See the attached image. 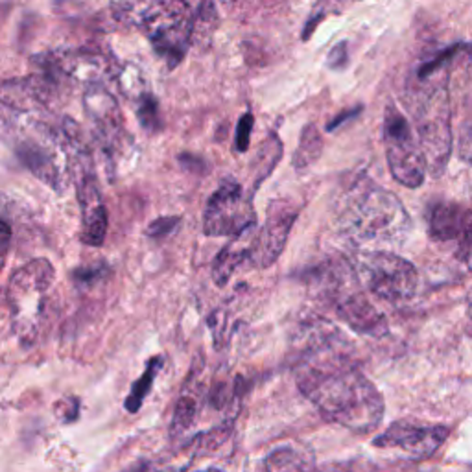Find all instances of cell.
<instances>
[{
  "label": "cell",
  "mask_w": 472,
  "mask_h": 472,
  "mask_svg": "<svg viewBox=\"0 0 472 472\" xmlns=\"http://www.w3.org/2000/svg\"><path fill=\"white\" fill-rule=\"evenodd\" d=\"M323 153V135L316 124H307L301 131L299 145L294 153V169L304 170L314 164Z\"/></svg>",
  "instance_id": "e0dca14e"
},
{
  "label": "cell",
  "mask_w": 472,
  "mask_h": 472,
  "mask_svg": "<svg viewBox=\"0 0 472 472\" xmlns=\"http://www.w3.org/2000/svg\"><path fill=\"white\" fill-rule=\"evenodd\" d=\"M253 113H244L242 119L236 124V135H235V152L245 153L249 148V141H252V131H253Z\"/></svg>",
  "instance_id": "484cf974"
},
{
  "label": "cell",
  "mask_w": 472,
  "mask_h": 472,
  "mask_svg": "<svg viewBox=\"0 0 472 472\" xmlns=\"http://www.w3.org/2000/svg\"><path fill=\"white\" fill-rule=\"evenodd\" d=\"M62 143H63V135H62ZM62 143L55 141L54 137H48L46 141L30 137L24 138L17 148V155L26 169L46 186L58 192L65 190L67 176H69V169L60 164V152L55 148Z\"/></svg>",
  "instance_id": "5bb4252c"
},
{
  "label": "cell",
  "mask_w": 472,
  "mask_h": 472,
  "mask_svg": "<svg viewBox=\"0 0 472 472\" xmlns=\"http://www.w3.org/2000/svg\"><path fill=\"white\" fill-rule=\"evenodd\" d=\"M283 155V143L277 138V135H271L269 141L266 145H262V150L259 153L257 159V185H261L269 172L275 169L277 161Z\"/></svg>",
  "instance_id": "cb8c5ba5"
},
{
  "label": "cell",
  "mask_w": 472,
  "mask_h": 472,
  "mask_svg": "<svg viewBox=\"0 0 472 472\" xmlns=\"http://www.w3.org/2000/svg\"><path fill=\"white\" fill-rule=\"evenodd\" d=\"M218 15L212 0H202L200 8L192 15V41H205L216 28Z\"/></svg>",
  "instance_id": "603a6c76"
},
{
  "label": "cell",
  "mask_w": 472,
  "mask_h": 472,
  "mask_svg": "<svg viewBox=\"0 0 472 472\" xmlns=\"http://www.w3.org/2000/svg\"><path fill=\"white\" fill-rule=\"evenodd\" d=\"M297 219V209L294 203L277 200L269 205L266 226L257 231L252 264L257 268H269L285 252L288 236Z\"/></svg>",
  "instance_id": "8fae6325"
},
{
  "label": "cell",
  "mask_w": 472,
  "mask_h": 472,
  "mask_svg": "<svg viewBox=\"0 0 472 472\" xmlns=\"http://www.w3.org/2000/svg\"><path fill=\"white\" fill-rule=\"evenodd\" d=\"M255 238L257 224L235 235L233 240L216 255L211 268V275L216 286H226L231 281V277L240 269V266H244L245 262L252 264Z\"/></svg>",
  "instance_id": "9a60e30c"
},
{
  "label": "cell",
  "mask_w": 472,
  "mask_h": 472,
  "mask_svg": "<svg viewBox=\"0 0 472 472\" xmlns=\"http://www.w3.org/2000/svg\"><path fill=\"white\" fill-rule=\"evenodd\" d=\"M425 89L415 105V129L434 178L445 172L452 153V109L449 95V67L419 78Z\"/></svg>",
  "instance_id": "277c9868"
},
{
  "label": "cell",
  "mask_w": 472,
  "mask_h": 472,
  "mask_svg": "<svg viewBox=\"0 0 472 472\" xmlns=\"http://www.w3.org/2000/svg\"><path fill=\"white\" fill-rule=\"evenodd\" d=\"M336 228L358 247H397L411 233V218L393 192L358 174L336 192Z\"/></svg>",
  "instance_id": "7a4b0ae2"
},
{
  "label": "cell",
  "mask_w": 472,
  "mask_h": 472,
  "mask_svg": "<svg viewBox=\"0 0 472 472\" xmlns=\"http://www.w3.org/2000/svg\"><path fill=\"white\" fill-rule=\"evenodd\" d=\"M131 105L135 107V115L138 124L143 126L146 133H159L162 129V120H161V111H159V102L157 98L150 93V89H145L141 93H137L135 96L129 98Z\"/></svg>",
  "instance_id": "ffe728a7"
},
{
  "label": "cell",
  "mask_w": 472,
  "mask_h": 472,
  "mask_svg": "<svg viewBox=\"0 0 472 472\" xmlns=\"http://www.w3.org/2000/svg\"><path fill=\"white\" fill-rule=\"evenodd\" d=\"M4 311H8V304H6V294L0 288V318H3Z\"/></svg>",
  "instance_id": "1f68e13d"
},
{
  "label": "cell",
  "mask_w": 472,
  "mask_h": 472,
  "mask_svg": "<svg viewBox=\"0 0 472 472\" xmlns=\"http://www.w3.org/2000/svg\"><path fill=\"white\" fill-rule=\"evenodd\" d=\"M257 224V216L244 186L226 178L212 192L203 212V233L207 236H235Z\"/></svg>",
  "instance_id": "ba28073f"
},
{
  "label": "cell",
  "mask_w": 472,
  "mask_h": 472,
  "mask_svg": "<svg viewBox=\"0 0 472 472\" xmlns=\"http://www.w3.org/2000/svg\"><path fill=\"white\" fill-rule=\"evenodd\" d=\"M328 309L335 311V314L358 335L371 338H384L387 335V319L366 297L362 285L344 290L328 304Z\"/></svg>",
  "instance_id": "4fadbf2b"
},
{
  "label": "cell",
  "mask_w": 472,
  "mask_h": 472,
  "mask_svg": "<svg viewBox=\"0 0 472 472\" xmlns=\"http://www.w3.org/2000/svg\"><path fill=\"white\" fill-rule=\"evenodd\" d=\"M360 113H362V105H360V107H351V109L344 111V113H340L335 120H332V122L327 126V131H335V129H338V128L344 126L345 122L356 119Z\"/></svg>",
  "instance_id": "4dcf8cb0"
},
{
  "label": "cell",
  "mask_w": 472,
  "mask_h": 472,
  "mask_svg": "<svg viewBox=\"0 0 472 472\" xmlns=\"http://www.w3.org/2000/svg\"><path fill=\"white\" fill-rule=\"evenodd\" d=\"M347 63H349V45L347 41H342L328 52L327 65L332 70H342L347 67Z\"/></svg>",
  "instance_id": "83f0119b"
},
{
  "label": "cell",
  "mask_w": 472,
  "mask_h": 472,
  "mask_svg": "<svg viewBox=\"0 0 472 472\" xmlns=\"http://www.w3.org/2000/svg\"><path fill=\"white\" fill-rule=\"evenodd\" d=\"M192 371L188 373V378L183 385L181 395L178 399L174 418L170 425V437L178 439L185 435L198 419V411L203 397V384H202V368H190Z\"/></svg>",
  "instance_id": "2e32d148"
},
{
  "label": "cell",
  "mask_w": 472,
  "mask_h": 472,
  "mask_svg": "<svg viewBox=\"0 0 472 472\" xmlns=\"http://www.w3.org/2000/svg\"><path fill=\"white\" fill-rule=\"evenodd\" d=\"M12 244V228L4 218H0V271L4 269Z\"/></svg>",
  "instance_id": "f546056e"
},
{
  "label": "cell",
  "mask_w": 472,
  "mask_h": 472,
  "mask_svg": "<svg viewBox=\"0 0 472 472\" xmlns=\"http://www.w3.org/2000/svg\"><path fill=\"white\" fill-rule=\"evenodd\" d=\"M428 235L435 242H456L458 261H470V211L454 202H435L426 211Z\"/></svg>",
  "instance_id": "7c38bea8"
},
{
  "label": "cell",
  "mask_w": 472,
  "mask_h": 472,
  "mask_svg": "<svg viewBox=\"0 0 472 472\" xmlns=\"http://www.w3.org/2000/svg\"><path fill=\"white\" fill-rule=\"evenodd\" d=\"M0 102H4L6 105L21 111H28L36 105H41L28 78L0 81Z\"/></svg>",
  "instance_id": "d6986e66"
},
{
  "label": "cell",
  "mask_w": 472,
  "mask_h": 472,
  "mask_svg": "<svg viewBox=\"0 0 472 472\" xmlns=\"http://www.w3.org/2000/svg\"><path fill=\"white\" fill-rule=\"evenodd\" d=\"M360 285L387 302L413 299L419 288V271L404 257L385 249H364L349 259Z\"/></svg>",
  "instance_id": "8992f818"
},
{
  "label": "cell",
  "mask_w": 472,
  "mask_h": 472,
  "mask_svg": "<svg viewBox=\"0 0 472 472\" xmlns=\"http://www.w3.org/2000/svg\"><path fill=\"white\" fill-rule=\"evenodd\" d=\"M294 375L301 393L323 418L354 434H369L384 419V399L352 358V347L335 325L318 318L294 335Z\"/></svg>",
  "instance_id": "6da1fadb"
},
{
  "label": "cell",
  "mask_w": 472,
  "mask_h": 472,
  "mask_svg": "<svg viewBox=\"0 0 472 472\" xmlns=\"http://www.w3.org/2000/svg\"><path fill=\"white\" fill-rule=\"evenodd\" d=\"M179 221L181 218L178 216H164V218H157L153 219L152 224L146 229V235L150 238H162V236H170L178 228H179Z\"/></svg>",
  "instance_id": "4316f807"
},
{
  "label": "cell",
  "mask_w": 472,
  "mask_h": 472,
  "mask_svg": "<svg viewBox=\"0 0 472 472\" xmlns=\"http://www.w3.org/2000/svg\"><path fill=\"white\" fill-rule=\"evenodd\" d=\"M83 107H86V113L93 124L96 141L107 159L113 161L115 155L124 150L128 141L126 122L117 98L102 83H89V87L83 93Z\"/></svg>",
  "instance_id": "30bf717a"
},
{
  "label": "cell",
  "mask_w": 472,
  "mask_h": 472,
  "mask_svg": "<svg viewBox=\"0 0 472 472\" xmlns=\"http://www.w3.org/2000/svg\"><path fill=\"white\" fill-rule=\"evenodd\" d=\"M105 264H95V266H83V268H78L74 273H72V279L78 286L81 288H89V286H95L96 283L104 281L105 277Z\"/></svg>",
  "instance_id": "d4e9b609"
},
{
  "label": "cell",
  "mask_w": 472,
  "mask_h": 472,
  "mask_svg": "<svg viewBox=\"0 0 472 472\" xmlns=\"http://www.w3.org/2000/svg\"><path fill=\"white\" fill-rule=\"evenodd\" d=\"M162 364H164V358L162 356H153L150 358L148 362H146V369L145 373L138 377L133 385H131V392L128 393L126 397V410L129 413H137L138 410H141L145 399L148 397V393L152 392V385L155 382V377L159 375V371L162 369Z\"/></svg>",
  "instance_id": "ac0fdd59"
},
{
  "label": "cell",
  "mask_w": 472,
  "mask_h": 472,
  "mask_svg": "<svg viewBox=\"0 0 472 472\" xmlns=\"http://www.w3.org/2000/svg\"><path fill=\"white\" fill-rule=\"evenodd\" d=\"M390 172L406 188H419L428 174L426 159L408 119L395 107L387 109L382 126Z\"/></svg>",
  "instance_id": "52a82bcc"
},
{
  "label": "cell",
  "mask_w": 472,
  "mask_h": 472,
  "mask_svg": "<svg viewBox=\"0 0 472 472\" xmlns=\"http://www.w3.org/2000/svg\"><path fill=\"white\" fill-rule=\"evenodd\" d=\"M451 435L445 425H432L421 421H397L387 426L373 439L371 445L382 451H397L408 460L432 458Z\"/></svg>",
  "instance_id": "9c48e42d"
},
{
  "label": "cell",
  "mask_w": 472,
  "mask_h": 472,
  "mask_svg": "<svg viewBox=\"0 0 472 472\" xmlns=\"http://www.w3.org/2000/svg\"><path fill=\"white\" fill-rule=\"evenodd\" d=\"M79 413V401L76 397L63 399L58 404H55V415L63 421V423H72L78 419Z\"/></svg>",
  "instance_id": "f1b7e54d"
},
{
  "label": "cell",
  "mask_w": 472,
  "mask_h": 472,
  "mask_svg": "<svg viewBox=\"0 0 472 472\" xmlns=\"http://www.w3.org/2000/svg\"><path fill=\"white\" fill-rule=\"evenodd\" d=\"M113 15L143 30L169 69L183 62L192 45V12L185 0H117Z\"/></svg>",
  "instance_id": "3957f363"
},
{
  "label": "cell",
  "mask_w": 472,
  "mask_h": 472,
  "mask_svg": "<svg viewBox=\"0 0 472 472\" xmlns=\"http://www.w3.org/2000/svg\"><path fill=\"white\" fill-rule=\"evenodd\" d=\"M54 279L55 269L48 259H34L12 275L6 304L15 335L24 347H30L37 340L45 295L52 288Z\"/></svg>",
  "instance_id": "5b68a950"
},
{
  "label": "cell",
  "mask_w": 472,
  "mask_h": 472,
  "mask_svg": "<svg viewBox=\"0 0 472 472\" xmlns=\"http://www.w3.org/2000/svg\"><path fill=\"white\" fill-rule=\"evenodd\" d=\"M264 468L268 470H304L314 468V460L294 447H281L273 451L264 460Z\"/></svg>",
  "instance_id": "7402d4cb"
},
{
  "label": "cell",
  "mask_w": 472,
  "mask_h": 472,
  "mask_svg": "<svg viewBox=\"0 0 472 472\" xmlns=\"http://www.w3.org/2000/svg\"><path fill=\"white\" fill-rule=\"evenodd\" d=\"M233 428H235V418H229L221 425L214 426L212 430L203 432V434L194 437V441H190L192 443V456L200 458L205 454H212L218 449L224 447L233 434Z\"/></svg>",
  "instance_id": "44dd1931"
},
{
  "label": "cell",
  "mask_w": 472,
  "mask_h": 472,
  "mask_svg": "<svg viewBox=\"0 0 472 472\" xmlns=\"http://www.w3.org/2000/svg\"><path fill=\"white\" fill-rule=\"evenodd\" d=\"M228 3H233V0H228Z\"/></svg>",
  "instance_id": "d6a6232c"
}]
</instances>
